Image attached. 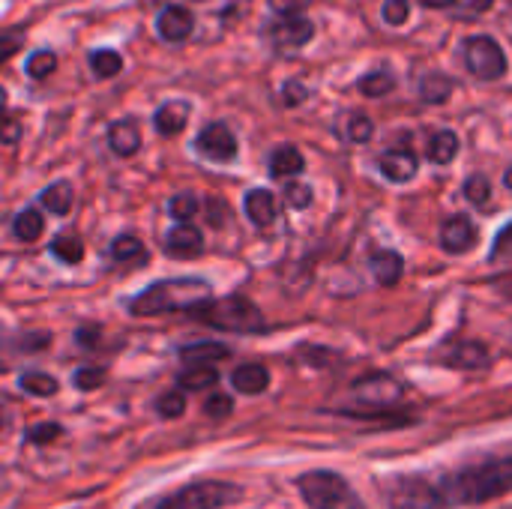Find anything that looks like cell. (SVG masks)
Wrapping results in <instances>:
<instances>
[{
  "label": "cell",
  "mask_w": 512,
  "mask_h": 509,
  "mask_svg": "<svg viewBox=\"0 0 512 509\" xmlns=\"http://www.w3.org/2000/svg\"><path fill=\"white\" fill-rule=\"evenodd\" d=\"M441 492H444L447 504H459V507H477V504H489V501L507 495L512 492V456L483 459L477 465H468V468L444 477Z\"/></svg>",
  "instance_id": "6da1fadb"
},
{
  "label": "cell",
  "mask_w": 512,
  "mask_h": 509,
  "mask_svg": "<svg viewBox=\"0 0 512 509\" xmlns=\"http://www.w3.org/2000/svg\"><path fill=\"white\" fill-rule=\"evenodd\" d=\"M210 300V285L201 279H165L150 285L147 291H141L129 309L138 318H153V315H165V312H189L198 303Z\"/></svg>",
  "instance_id": "7a4b0ae2"
},
{
  "label": "cell",
  "mask_w": 512,
  "mask_h": 509,
  "mask_svg": "<svg viewBox=\"0 0 512 509\" xmlns=\"http://www.w3.org/2000/svg\"><path fill=\"white\" fill-rule=\"evenodd\" d=\"M189 315L207 327L228 330V333H261L264 315L261 309L246 297H222V300H204Z\"/></svg>",
  "instance_id": "3957f363"
},
{
  "label": "cell",
  "mask_w": 512,
  "mask_h": 509,
  "mask_svg": "<svg viewBox=\"0 0 512 509\" xmlns=\"http://www.w3.org/2000/svg\"><path fill=\"white\" fill-rule=\"evenodd\" d=\"M309 509H366L351 483L336 471H309L297 480Z\"/></svg>",
  "instance_id": "277c9868"
},
{
  "label": "cell",
  "mask_w": 512,
  "mask_h": 509,
  "mask_svg": "<svg viewBox=\"0 0 512 509\" xmlns=\"http://www.w3.org/2000/svg\"><path fill=\"white\" fill-rule=\"evenodd\" d=\"M243 498V489L225 480H201L177 489L174 495L162 498L153 509H222L237 504Z\"/></svg>",
  "instance_id": "5b68a950"
},
{
  "label": "cell",
  "mask_w": 512,
  "mask_h": 509,
  "mask_svg": "<svg viewBox=\"0 0 512 509\" xmlns=\"http://www.w3.org/2000/svg\"><path fill=\"white\" fill-rule=\"evenodd\" d=\"M465 63L480 81H498L507 75V54L492 36H471L465 42Z\"/></svg>",
  "instance_id": "8992f818"
},
{
  "label": "cell",
  "mask_w": 512,
  "mask_h": 509,
  "mask_svg": "<svg viewBox=\"0 0 512 509\" xmlns=\"http://www.w3.org/2000/svg\"><path fill=\"white\" fill-rule=\"evenodd\" d=\"M447 498L441 486H432L426 477H405L390 492V509H444Z\"/></svg>",
  "instance_id": "52a82bcc"
},
{
  "label": "cell",
  "mask_w": 512,
  "mask_h": 509,
  "mask_svg": "<svg viewBox=\"0 0 512 509\" xmlns=\"http://www.w3.org/2000/svg\"><path fill=\"white\" fill-rule=\"evenodd\" d=\"M402 396H405V387L393 375H369L354 384V399L366 411H387L399 405Z\"/></svg>",
  "instance_id": "ba28073f"
},
{
  "label": "cell",
  "mask_w": 512,
  "mask_h": 509,
  "mask_svg": "<svg viewBox=\"0 0 512 509\" xmlns=\"http://www.w3.org/2000/svg\"><path fill=\"white\" fill-rule=\"evenodd\" d=\"M195 150L210 162H231L237 156V138L225 123H207L195 138Z\"/></svg>",
  "instance_id": "9c48e42d"
},
{
  "label": "cell",
  "mask_w": 512,
  "mask_h": 509,
  "mask_svg": "<svg viewBox=\"0 0 512 509\" xmlns=\"http://www.w3.org/2000/svg\"><path fill=\"white\" fill-rule=\"evenodd\" d=\"M441 246H444V252H450V255L471 252V249L477 246V228H474V222H471L468 216H462V213L450 216V219L444 222V228H441Z\"/></svg>",
  "instance_id": "30bf717a"
},
{
  "label": "cell",
  "mask_w": 512,
  "mask_h": 509,
  "mask_svg": "<svg viewBox=\"0 0 512 509\" xmlns=\"http://www.w3.org/2000/svg\"><path fill=\"white\" fill-rule=\"evenodd\" d=\"M315 36V24L309 21V18H303V15H285L279 24H273V30H270V39H273V45L276 48H300V45H306L309 39Z\"/></svg>",
  "instance_id": "8fae6325"
},
{
  "label": "cell",
  "mask_w": 512,
  "mask_h": 509,
  "mask_svg": "<svg viewBox=\"0 0 512 509\" xmlns=\"http://www.w3.org/2000/svg\"><path fill=\"white\" fill-rule=\"evenodd\" d=\"M192 27H195V18L189 9L183 6H165L156 18V33L165 39V42H183L192 36Z\"/></svg>",
  "instance_id": "7c38bea8"
},
{
  "label": "cell",
  "mask_w": 512,
  "mask_h": 509,
  "mask_svg": "<svg viewBox=\"0 0 512 509\" xmlns=\"http://www.w3.org/2000/svg\"><path fill=\"white\" fill-rule=\"evenodd\" d=\"M201 249H204V237L189 222H177V228H171L165 237V252L174 258H192V255H201Z\"/></svg>",
  "instance_id": "4fadbf2b"
},
{
  "label": "cell",
  "mask_w": 512,
  "mask_h": 509,
  "mask_svg": "<svg viewBox=\"0 0 512 509\" xmlns=\"http://www.w3.org/2000/svg\"><path fill=\"white\" fill-rule=\"evenodd\" d=\"M189 102H183V99H171V102H165L156 114H153V126H156V132L159 135H177V132H183L186 129V123H189Z\"/></svg>",
  "instance_id": "5bb4252c"
},
{
  "label": "cell",
  "mask_w": 512,
  "mask_h": 509,
  "mask_svg": "<svg viewBox=\"0 0 512 509\" xmlns=\"http://www.w3.org/2000/svg\"><path fill=\"white\" fill-rule=\"evenodd\" d=\"M381 174L393 183H408L417 174V156L408 147H396L390 153H384L381 159Z\"/></svg>",
  "instance_id": "9a60e30c"
},
{
  "label": "cell",
  "mask_w": 512,
  "mask_h": 509,
  "mask_svg": "<svg viewBox=\"0 0 512 509\" xmlns=\"http://www.w3.org/2000/svg\"><path fill=\"white\" fill-rule=\"evenodd\" d=\"M231 384L243 396H258V393H264L270 387V372L261 363H246V366L234 369Z\"/></svg>",
  "instance_id": "2e32d148"
},
{
  "label": "cell",
  "mask_w": 512,
  "mask_h": 509,
  "mask_svg": "<svg viewBox=\"0 0 512 509\" xmlns=\"http://www.w3.org/2000/svg\"><path fill=\"white\" fill-rule=\"evenodd\" d=\"M243 210H246L252 225L264 228V225H270L276 219V198L267 189H252L246 195V201H243Z\"/></svg>",
  "instance_id": "e0dca14e"
},
{
  "label": "cell",
  "mask_w": 512,
  "mask_h": 509,
  "mask_svg": "<svg viewBox=\"0 0 512 509\" xmlns=\"http://www.w3.org/2000/svg\"><path fill=\"white\" fill-rule=\"evenodd\" d=\"M108 147H111L117 156H135L138 147H141V132H138V126L129 123V120L111 123V129H108Z\"/></svg>",
  "instance_id": "ac0fdd59"
},
{
  "label": "cell",
  "mask_w": 512,
  "mask_h": 509,
  "mask_svg": "<svg viewBox=\"0 0 512 509\" xmlns=\"http://www.w3.org/2000/svg\"><path fill=\"white\" fill-rule=\"evenodd\" d=\"M372 276H375V282L378 285H384V288H390V285H396L399 279H402V273H405V261H402V255L399 252H390V249H384V252H378L375 258H372Z\"/></svg>",
  "instance_id": "d6986e66"
},
{
  "label": "cell",
  "mask_w": 512,
  "mask_h": 509,
  "mask_svg": "<svg viewBox=\"0 0 512 509\" xmlns=\"http://www.w3.org/2000/svg\"><path fill=\"white\" fill-rule=\"evenodd\" d=\"M444 360L456 369H480L489 363V351L480 342H459L444 354Z\"/></svg>",
  "instance_id": "ffe728a7"
},
{
  "label": "cell",
  "mask_w": 512,
  "mask_h": 509,
  "mask_svg": "<svg viewBox=\"0 0 512 509\" xmlns=\"http://www.w3.org/2000/svg\"><path fill=\"white\" fill-rule=\"evenodd\" d=\"M300 171H303V153L294 144H282L273 150V156H270V174L273 177L282 180V177H294Z\"/></svg>",
  "instance_id": "44dd1931"
},
{
  "label": "cell",
  "mask_w": 512,
  "mask_h": 509,
  "mask_svg": "<svg viewBox=\"0 0 512 509\" xmlns=\"http://www.w3.org/2000/svg\"><path fill=\"white\" fill-rule=\"evenodd\" d=\"M39 201H42V207H48V213H54V216H66L69 210H72V201H75V192H72V186L69 183H51V186H45L42 189V195H39Z\"/></svg>",
  "instance_id": "7402d4cb"
},
{
  "label": "cell",
  "mask_w": 512,
  "mask_h": 509,
  "mask_svg": "<svg viewBox=\"0 0 512 509\" xmlns=\"http://www.w3.org/2000/svg\"><path fill=\"white\" fill-rule=\"evenodd\" d=\"M231 351L219 342H198V345H186L180 348V357L183 363L189 366H207V363H216V360H225Z\"/></svg>",
  "instance_id": "603a6c76"
},
{
  "label": "cell",
  "mask_w": 512,
  "mask_h": 509,
  "mask_svg": "<svg viewBox=\"0 0 512 509\" xmlns=\"http://www.w3.org/2000/svg\"><path fill=\"white\" fill-rule=\"evenodd\" d=\"M456 153H459V135H456V132L441 129V132H435V135L429 138V159H432L435 165L453 162Z\"/></svg>",
  "instance_id": "cb8c5ba5"
},
{
  "label": "cell",
  "mask_w": 512,
  "mask_h": 509,
  "mask_svg": "<svg viewBox=\"0 0 512 509\" xmlns=\"http://www.w3.org/2000/svg\"><path fill=\"white\" fill-rule=\"evenodd\" d=\"M453 87H456V84H453V78H450V75L432 72V75H426V78L420 81V96H423L426 102L441 105V102H447V99H450Z\"/></svg>",
  "instance_id": "d4e9b609"
},
{
  "label": "cell",
  "mask_w": 512,
  "mask_h": 509,
  "mask_svg": "<svg viewBox=\"0 0 512 509\" xmlns=\"http://www.w3.org/2000/svg\"><path fill=\"white\" fill-rule=\"evenodd\" d=\"M12 234H15L21 243L39 240V234H42V216H39L36 210H21V213L12 219Z\"/></svg>",
  "instance_id": "484cf974"
},
{
  "label": "cell",
  "mask_w": 512,
  "mask_h": 509,
  "mask_svg": "<svg viewBox=\"0 0 512 509\" xmlns=\"http://www.w3.org/2000/svg\"><path fill=\"white\" fill-rule=\"evenodd\" d=\"M177 384L183 387V390H207V387H216L219 384V372L216 369H210V366H192V369H186L180 378H177Z\"/></svg>",
  "instance_id": "4316f807"
},
{
  "label": "cell",
  "mask_w": 512,
  "mask_h": 509,
  "mask_svg": "<svg viewBox=\"0 0 512 509\" xmlns=\"http://www.w3.org/2000/svg\"><path fill=\"white\" fill-rule=\"evenodd\" d=\"M51 252H54V258H60L66 264H78L84 258V243L75 234H60V237H54Z\"/></svg>",
  "instance_id": "83f0119b"
},
{
  "label": "cell",
  "mask_w": 512,
  "mask_h": 509,
  "mask_svg": "<svg viewBox=\"0 0 512 509\" xmlns=\"http://www.w3.org/2000/svg\"><path fill=\"white\" fill-rule=\"evenodd\" d=\"M111 258L123 264V261H135V258H147V252H144V243L135 234H120L111 243Z\"/></svg>",
  "instance_id": "f1b7e54d"
},
{
  "label": "cell",
  "mask_w": 512,
  "mask_h": 509,
  "mask_svg": "<svg viewBox=\"0 0 512 509\" xmlns=\"http://www.w3.org/2000/svg\"><path fill=\"white\" fill-rule=\"evenodd\" d=\"M90 69H93L96 78H111V75H117L123 69V57L117 51H108V48L93 51L90 54Z\"/></svg>",
  "instance_id": "f546056e"
},
{
  "label": "cell",
  "mask_w": 512,
  "mask_h": 509,
  "mask_svg": "<svg viewBox=\"0 0 512 509\" xmlns=\"http://www.w3.org/2000/svg\"><path fill=\"white\" fill-rule=\"evenodd\" d=\"M18 384L30 396H54L57 393V381L51 375H42V372H27V375H21Z\"/></svg>",
  "instance_id": "4dcf8cb0"
},
{
  "label": "cell",
  "mask_w": 512,
  "mask_h": 509,
  "mask_svg": "<svg viewBox=\"0 0 512 509\" xmlns=\"http://www.w3.org/2000/svg\"><path fill=\"white\" fill-rule=\"evenodd\" d=\"M393 87H396V78L390 72H369L360 81V93H366V96H384Z\"/></svg>",
  "instance_id": "1f68e13d"
},
{
  "label": "cell",
  "mask_w": 512,
  "mask_h": 509,
  "mask_svg": "<svg viewBox=\"0 0 512 509\" xmlns=\"http://www.w3.org/2000/svg\"><path fill=\"white\" fill-rule=\"evenodd\" d=\"M465 198L471 201V204H489V198H492V183H489V177L486 174H474V177H468V183H465Z\"/></svg>",
  "instance_id": "d6a6232c"
},
{
  "label": "cell",
  "mask_w": 512,
  "mask_h": 509,
  "mask_svg": "<svg viewBox=\"0 0 512 509\" xmlns=\"http://www.w3.org/2000/svg\"><path fill=\"white\" fill-rule=\"evenodd\" d=\"M168 210H171V216H174L177 222H189V219L198 213V198H195L192 192L174 195V198H171V204H168Z\"/></svg>",
  "instance_id": "836d02e7"
},
{
  "label": "cell",
  "mask_w": 512,
  "mask_h": 509,
  "mask_svg": "<svg viewBox=\"0 0 512 509\" xmlns=\"http://www.w3.org/2000/svg\"><path fill=\"white\" fill-rule=\"evenodd\" d=\"M57 69V57L54 51H36L30 60H27V75L30 78H45Z\"/></svg>",
  "instance_id": "e575fe53"
},
{
  "label": "cell",
  "mask_w": 512,
  "mask_h": 509,
  "mask_svg": "<svg viewBox=\"0 0 512 509\" xmlns=\"http://www.w3.org/2000/svg\"><path fill=\"white\" fill-rule=\"evenodd\" d=\"M285 204L294 207V210H306L312 204V186H306V183H288Z\"/></svg>",
  "instance_id": "d590c367"
},
{
  "label": "cell",
  "mask_w": 512,
  "mask_h": 509,
  "mask_svg": "<svg viewBox=\"0 0 512 509\" xmlns=\"http://www.w3.org/2000/svg\"><path fill=\"white\" fill-rule=\"evenodd\" d=\"M372 132H375V126H372V120L366 114H351L348 117V138L351 141H369Z\"/></svg>",
  "instance_id": "8d00e7d4"
},
{
  "label": "cell",
  "mask_w": 512,
  "mask_h": 509,
  "mask_svg": "<svg viewBox=\"0 0 512 509\" xmlns=\"http://www.w3.org/2000/svg\"><path fill=\"white\" fill-rule=\"evenodd\" d=\"M411 15V6L408 0H384V21L393 24V27H402Z\"/></svg>",
  "instance_id": "74e56055"
},
{
  "label": "cell",
  "mask_w": 512,
  "mask_h": 509,
  "mask_svg": "<svg viewBox=\"0 0 512 509\" xmlns=\"http://www.w3.org/2000/svg\"><path fill=\"white\" fill-rule=\"evenodd\" d=\"M231 411H234V399L225 396V393H216V396H210V399L204 402V414H207V417L222 420V417H228Z\"/></svg>",
  "instance_id": "f35d334b"
},
{
  "label": "cell",
  "mask_w": 512,
  "mask_h": 509,
  "mask_svg": "<svg viewBox=\"0 0 512 509\" xmlns=\"http://www.w3.org/2000/svg\"><path fill=\"white\" fill-rule=\"evenodd\" d=\"M156 411H159L162 417L174 420V417H180V414L186 411V399H183L180 393H168V396H162V399L156 402Z\"/></svg>",
  "instance_id": "ab89813d"
},
{
  "label": "cell",
  "mask_w": 512,
  "mask_h": 509,
  "mask_svg": "<svg viewBox=\"0 0 512 509\" xmlns=\"http://www.w3.org/2000/svg\"><path fill=\"white\" fill-rule=\"evenodd\" d=\"M102 381H105V372H102V369L84 366V369H78V372H75V387H78V390H84V393H87V390H96Z\"/></svg>",
  "instance_id": "60d3db41"
},
{
  "label": "cell",
  "mask_w": 512,
  "mask_h": 509,
  "mask_svg": "<svg viewBox=\"0 0 512 509\" xmlns=\"http://www.w3.org/2000/svg\"><path fill=\"white\" fill-rule=\"evenodd\" d=\"M60 426L57 423H39V426H33L30 432H27V441L30 444H48V441H54V438H60Z\"/></svg>",
  "instance_id": "b9f144b4"
},
{
  "label": "cell",
  "mask_w": 512,
  "mask_h": 509,
  "mask_svg": "<svg viewBox=\"0 0 512 509\" xmlns=\"http://www.w3.org/2000/svg\"><path fill=\"white\" fill-rule=\"evenodd\" d=\"M492 258L495 261H512V222L495 237V246H492Z\"/></svg>",
  "instance_id": "7bdbcfd3"
},
{
  "label": "cell",
  "mask_w": 512,
  "mask_h": 509,
  "mask_svg": "<svg viewBox=\"0 0 512 509\" xmlns=\"http://www.w3.org/2000/svg\"><path fill=\"white\" fill-rule=\"evenodd\" d=\"M21 351H39V348H48L51 345V333H27L21 336Z\"/></svg>",
  "instance_id": "ee69618b"
},
{
  "label": "cell",
  "mask_w": 512,
  "mask_h": 509,
  "mask_svg": "<svg viewBox=\"0 0 512 509\" xmlns=\"http://www.w3.org/2000/svg\"><path fill=\"white\" fill-rule=\"evenodd\" d=\"M303 99H306V87H303V84L288 81V84L282 87V102H285V105H300Z\"/></svg>",
  "instance_id": "f6af8a7d"
},
{
  "label": "cell",
  "mask_w": 512,
  "mask_h": 509,
  "mask_svg": "<svg viewBox=\"0 0 512 509\" xmlns=\"http://www.w3.org/2000/svg\"><path fill=\"white\" fill-rule=\"evenodd\" d=\"M306 3L309 0H270L273 12H279V15H297Z\"/></svg>",
  "instance_id": "bcb514c9"
},
{
  "label": "cell",
  "mask_w": 512,
  "mask_h": 509,
  "mask_svg": "<svg viewBox=\"0 0 512 509\" xmlns=\"http://www.w3.org/2000/svg\"><path fill=\"white\" fill-rule=\"evenodd\" d=\"M78 345H81V348H96V345H99V330L81 327V330H78Z\"/></svg>",
  "instance_id": "7dc6e473"
},
{
  "label": "cell",
  "mask_w": 512,
  "mask_h": 509,
  "mask_svg": "<svg viewBox=\"0 0 512 509\" xmlns=\"http://www.w3.org/2000/svg\"><path fill=\"white\" fill-rule=\"evenodd\" d=\"M18 42H21V33H15V30H9V33L3 36V45H0V51H3V57H12V54L18 51Z\"/></svg>",
  "instance_id": "c3c4849f"
},
{
  "label": "cell",
  "mask_w": 512,
  "mask_h": 509,
  "mask_svg": "<svg viewBox=\"0 0 512 509\" xmlns=\"http://www.w3.org/2000/svg\"><path fill=\"white\" fill-rule=\"evenodd\" d=\"M3 141H6V144H15V141H18V123H15V120H6V126H3Z\"/></svg>",
  "instance_id": "681fc988"
},
{
  "label": "cell",
  "mask_w": 512,
  "mask_h": 509,
  "mask_svg": "<svg viewBox=\"0 0 512 509\" xmlns=\"http://www.w3.org/2000/svg\"><path fill=\"white\" fill-rule=\"evenodd\" d=\"M426 6H453V3H459V0H423Z\"/></svg>",
  "instance_id": "f907efd6"
},
{
  "label": "cell",
  "mask_w": 512,
  "mask_h": 509,
  "mask_svg": "<svg viewBox=\"0 0 512 509\" xmlns=\"http://www.w3.org/2000/svg\"><path fill=\"white\" fill-rule=\"evenodd\" d=\"M504 183H507V186H510V189H512V168H510V171H507V177H504Z\"/></svg>",
  "instance_id": "816d5d0a"
}]
</instances>
